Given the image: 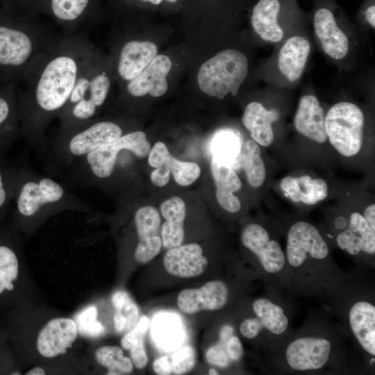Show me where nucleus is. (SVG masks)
Wrapping results in <instances>:
<instances>
[{
    "instance_id": "obj_12",
    "label": "nucleus",
    "mask_w": 375,
    "mask_h": 375,
    "mask_svg": "<svg viewBox=\"0 0 375 375\" xmlns=\"http://www.w3.org/2000/svg\"><path fill=\"white\" fill-rule=\"evenodd\" d=\"M365 117L355 103L341 101L334 104L325 116L327 139L344 157H353L361 150Z\"/></svg>"
},
{
    "instance_id": "obj_1",
    "label": "nucleus",
    "mask_w": 375,
    "mask_h": 375,
    "mask_svg": "<svg viewBox=\"0 0 375 375\" xmlns=\"http://www.w3.org/2000/svg\"><path fill=\"white\" fill-rule=\"evenodd\" d=\"M93 53L84 35L65 34L17 83L21 135L28 149L44 150L49 124L64 109Z\"/></svg>"
},
{
    "instance_id": "obj_9",
    "label": "nucleus",
    "mask_w": 375,
    "mask_h": 375,
    "mask_svg": "<svg viewBox=\"0 0 375 375\" xmlns=\"http://www.w3.org/2000/svg\"><path fill=\"white\" fill-rule=\"evenodd\" d=\"M110 86V77L100 68L94 53L79 75L58 117L59 128H71L95 119L106 101Z\"/></svg>"
},
{
    "instance_id": "obj_50",
    "label": "nucleus",
    "mask_w": 375,
    "mask_h": 375,
    "mask_svg": "<svg viewBox=\"0 0 375 375\" xmlns=\"http://www.w3.org/2000/svg\"><path fill=\"white\" fill-rule=\"evenodd\" d=\"M208 374H210V375H218V374H219L218 371L217 369H215V368H210L208 370Z\"/></svg>"
},
{
    "instance_id": "obj_33",
    "label": "nucleus",
    "mask_w": 375,
    "mask_h": 375,
    "mask_svg": "<svg viewBox=\"0 0 375 375\" xmlns=\"http://www.w3.org/2000/svg\"><path fill=\"white\" fill-rule=\"evenodd\" d=\"M111 301L115 309V330L119 334L129 332L139 321L137 304L126 292L122 290L115 292L111 297Z\"/></svg>"
},
{
    "instance_id": "obj_4",
    "label": "nucleus",
    "mask_w": 375,
    "mask_h": 375,
    "mask_svg": "<svg viewBox=\"0 0 375 375\" xmlns=\"http://www.w3.org/2000/svg\"><path fill=\"white\" fill-rule=\"evenodd\" d=\"M285 255L290 278V296L321 300L344 277L331 257L327 241L312 224L299 220L286 233Z\"/></svg>"
},
{
    "instance_id": "obj_44",
    "label": "nucleus",
    "mask_w": 375,
    "mask_h": 375,
    "mask_svg": "<svg viewBox=\"0 0 375 375\" xmlns=\"http://www.w3.org/2000/svg\"><path fill=\"white\" fill-rule=\"evenodd\" d=\"M170 173L162 167L155 168L151 174V181L153 184L158 187H163L167 184L169 180Z\"/></svg>"
},
{
    "instance_id": "obj_34",
    "label": "nucleus",
    "mask_w": 375,
    "mask_h": 375,
    "mask_svg": "<svg viewBox=\"0 0 375 375\" xmlns=\"http://www.w3.org/2000/svg\"><path fill=\"white\" fill-rule=\"evenodd\" d=\"M149 325L147 317H142L135 326L126 333L121 340L122 348L130 351L131 360L138 369H142L147 364L148 358L144 347V337Z\"/></svg>"
},
{
    "instance_id": "obj_39",
    "label": "nucleus",
    "mask_w": 375,
    "mask_h": 375,
    "mask_svg": "<svg viewBox=\"0 0 375 375\" xmlns=\"http://www.w3.org/2000/svg\"><path fill=\"white\" fill-rule=\"evenodd\" d=\"M240 149L236 136L230 133H219L212 144V157L228 165L238 156Z\"/></svg>"
},
{
    "instance_id": "obj_42",
    "label": "nucleus",
    "mask_w": 375,
    "mask_h": 375,
    "mask_svg": "<svg viewBox=\"0 0 375 375\" xmlns=\"http://www.w3.org/2000/svg\"><path fill=\"white\" fill-rule=\"evenodd\" d=\"M227 355L232 363L239 362L244 356V348L239 337L233 334L226 343Z\"/></svg>"
},
{
    "instance_id": "obj_13",
    "label": "nucleus",
    "mask_w": 375,
    "mask_h": 375,
    "mask_svg": "<svg viewBox=\"0 0 375 375\" xmlns=\"http://www.w3.org/2000/svg\"><path fill=\"white\" fill-rule=\"evenodd\" d=\"M35 13L53 20L66 33L88 27L99 15L97 0H28Z\"/></svg>"
},
{
    "instance_id": "obj_29",
    "label": "nucleus",
    "mask_w": 375,
    "mask_h": 375,
    "mask_svg": "<svg viewBox=\"0 0 375 375\" xmlns=\"http://www.w3.org/2000/svg\"><path fill=\"white\" fill-rule=\"evenodd\" d=\"M310 44L302 36H292L281 48L278 67L290 81H297L302 75L310 52Z\"/></svg>"
},
{
    "instance_id": "obj_30",
    "label": "nucleus",
    "mask_w": 375,
    "mask_h": 375,
    "mask_svg": "<svg viewBox=\"0 0 375 375\" xmlns=\"http://www.w3.org/2000/svg\"><path fill=\"white\" fill-rule=\"evenodd\" d=\"M160 210L166 220L160 230L162 246L169 249L181 245L185 235L183 223L186 215L184 201L178 197H171L161 203Z\"/></svg>"
},
{
    "instance_id": "obj_43",
    "label": "nucleus",
    "mask_w": 375,
    "mask_h": 375,
    "mask_svg": "<svg viewBox=\"0 0 375 375\" xmlns=\"http://www.w3.org/2000/svg\"><path fill=\"white\" fill-rule=\"evenodd\" d=\"M154 372L158 375H169L172 374L169 356H164L156 359L153 362Z\"/></svg>"
},
{
    "instance_id": "obj_8",
    "label": "nucleus",
    "mask_w": 375,
    "mask_h": 375,
    "mask_svg": "<svg viewBox=\"0 0 375 375\" xmlns=\"http://www.w3.org/2000/svg\"><path fill=\"white\" fill-rule=\"evenodd\" d=\"M265 288L262 294L251 300V314L238 327L244 338L255 342L262 350L278 344L292 332L296 311L292 297L277 288Z\"/></svg>"
},
{
    "instance_id": "obj_40",
    "label": "nucleus",
    "mask_w": 375,
    "mask_h": 375,
    "mask_svg": "<svg viewBox=\"0 0 375 375\" xmlns=\"http://www.w3.org/2000/svg\"><path fill=\"white\" fill-rule=\"evenodd\" d=\"M97 308L89 306L82 310L74 319L78 333L88 337H99L105 332L103 324L97 319Z\"/></svg>"
},
{
    "instance_id": "obj_22",
    "label": "nucleus",
    "mask_w": 375,
    "mask_h": 375,
    "mask_svg": "<svg viewBox=\"0 0 375 375\" xmlns=\"http://www.w3.org/2000/svg\"><path fill=\"white\" fill-rule=\"evenodd\" d=\"M208 264V259L203 256L202 248L196 243L169 249L163 258L166 271L179 278L198 276L204 272Z\"/></svg>"
},
{
    "instance_id": "obj_25",
    "label": "nucleus",
    "mask_w": 375,
    "mask_h": 375,
    "mask_svg": "<svg viewBox=\"0 0 375 375\" xmlns=\"http://www.w3.org/2000/svg\"><path fill=\"white\" fill-rule=\"evenodd\" d=\"M148 155V163L151 167H162L172 173L175 181L180 185L188 186L200 176L201 169L198 164L174 158L162 142H156Z\"/></svg>"
},
{
    "instance_id": "obj_23",
    "label": "nucleus",
    "mask_w": 375,
    "mask_h": 375,
    "mask_svg": "<svg viewBox=\"0 0 375 375\" xmlns=\"http://www.w3.org/2000/svg\"><path fill=\"white\" fill-rule=\"evenodd\" d=\"M325 116L318 98L313 94L303 96L294 117L295 129L306 138L319 143L326 142Z\"/></svg>"
},
{
    "instance_id": "obj_11",
    "label": "nucleus",
    "mask_w": 375,
    "mask_h": 375,
    "mask_svg": "<svg viewBox=\"0 0 375 375\" xmlns=\"http://www.w3.org/2000/svg\"><path fill=\"white\" fill-rule=\"evenodd\" d=\"M248 71V60L243 53L225 49L201 66L197 75L198 85L204 93L219 99L228 93L236 96Z\"/></svg>"
},
{
    "instance_id": "obj_7",
    "label": "nucleus",
    "mask_w": 375,
    "mask_h": 375,
    "mask_svg": "<svg viewBox=\"0 0 375 375\" xmlns=\"http://www.w3.org/2000/svg\"><path fill=\"white\" fill-rule=\"evenodd\" d=\"M123 135L122 126L109 119L95 118L71 128L58 127L40 153L45 174L60 177L74 162Z\"/></svg>"
},
{
    "instance_id": "obj_27",
    "label": "nucleus",
    "mask_w": 375,
    "mask_h": 375,
    "mask_svg": "<svg viewBox=\"0 0 375 375\" xmlns=\"http://www.w3.org/2000/svg\"><path fill=\"white\" fill-rule=\"evenodd\" d=\"M211 172L216 185V199L226 211L235 213L240 211L241 203L233 193L242 188V182L232 166L217 161L212 157Z\"/></svg>"
},
{
    "instance_id": "obj_46",
    "label": "nucleus",
    "mask_w": 375,
    "mask_h": 375,
    "mask_svg": "<svg viewBox=\"0 0 375 375\" xmlns=\"http://www.w3.org/2000/svg\"><path fill=\"white\" fill-rule=\"evenodd\" d=\"M363 15L367 22L373 28H375V4L374 0L365 6Z\"/></svg>"
},
{
    "instance_id": "obj_6",
    "label": "nucleus",
    "mask_w": 375,
    "mask_h": 375,
    "mask_svg": "<svg viewBox=\"0 0 375 375\" xmlns=\"http://www.w3.org/2000/svg\"><path fill=\"white\" fill-rule=\"evenodd\" d=\"M67 186L36 172L25 155L18 158L13 201V226L30 233L49 217L65 210L90 212V207Z\"/></svg>"
},
{
    "instance_id": "obj_28",
    "label": "nucleus",
    "mask_w": 375,
    "mask_h": 375,
    "mask_svg": "<svg viewBox=\"0 0 375 375\" xmlns=\"http://www.w3.org/2000/svg\"><path fill=\"white\" fill-rule=\"evenodd\" d=\"M278 117L276 110H267L261 103L253 101L246 106L242 121L253 140L258 145L267 147L274 141L272 123Z\"/></svg>"
},
{
    "instance_id": "obj_14",
    "label": "nucleus",
    "mask_w": 375,
    "mask_h": 375,
    "mask_svg": "<svg viewBox=\"0 0 375 375\" xmlns=\"http://www.w3.org/2000/svg\"><path fill=\"white\" fill-rule=\"evenodd\" d=\"M335 244L354 258L358 266L374 269L375 267V231L364 218L362 214H350L346 226L338 232Z\"/></svg>"
},
{
    "instance_id": "obj_19",
    "label": "nucleus",
    "mask_w": 375,
    "mask_h": 375,
    "mask_svg": "<svg viewBox=\"0 0 375 375\" xmlns=\"http://www.w3.org/2000/svg\"><path fill=\"white\" fill-rule=\"evenodd\" d=\"M78 334L75 321L69 317L49 320L40 331L36 347L40 356L52 358L66 353Z\"/></svg>"
},
{
    "instance_id": "obj_24",
    "label": "nucleus",
    "mask_w": 375,
    "mask_h": 375,
    "mask_svg": "<svg viewBox=\"0 0 375 375\" xmlns=\"http://www.w3.org/2000/svg\"><path fill=\"white\" fill-rule=\"evenodd\" d=\"M158 48L151 42L131 40L122 47L117 62L119 76L130 81L138 76L157 56Z\"/></svg>"
},
{
    "instance_id": "obj_16",
    "label": "nucleus",
    "mask_w": 375,
    "mask_h": 375,
    "mask_svg": "<svg viewBox=\"0 0 375 375\" xmlns=\"http://www.w3.org/2000/svg\"><path fill=\"white\" fill-rule=\"evenodd\" d=\"M231 295L227 282L214 280L199 288L185 289L177 297L179 310L187 314L201 310H220L228 304Z\"/></svg>"
},
{
    "instance_id": "obj_49",
    "label": "nucleus",
    "mask_w": 375,
    "mask_h": 375,
    "mask_svg": "<svg viewBox=\"0 0 375 375\" xmlns=\"http://www.w3.org/2000/svg\"><path fill=\"white\" fill-rule=\"evenodd\" d=\"M45 374L44 369L40 367H35L26 373V375H44Z\"/></svg>"
},
{
    "instance_id": "obj_2",
    "label": "nucleus",
    "mask_w": 375,
    "mask_h": 375,
    "mask_svg": "<svg viewBox=\"0 0 375 375\" xmlns=\"http://www.w3.org/2000/svg\"><path fill=\"white\" fill-rule=\"evenodd\" d=\"M348 340L341 324L326 310L310 312L299 328L263 349L265 372L282 374L364 372L348 349Z\"/></svg>"
},
{
    "instance_id": "obj_3",
    "label": "nucleus",
    "mask_w": 375,
    "mask_h": 375,
    "mask_svg": "<svg viewBox=\"0 0 375 375\" xmlns=\"http://www.w3.org/2000/svg\"><path fill=\"white\" fill-rule=\"evenodd\" d=\"M369 269L358 266L320 300L338 319L358 353L365 372H374L375 290Z\"/></svg>"
},
{
    "instance_id": "obj_10",
    "label": "nucleus",
    "mask_w": 375,
    "mask_h": 375,
    "mask_svg": "<svg viewBox=\"0 0 375 375\" xmlns=\"http://www.w3.org/2000/svg\"><path fill=\"white\" fill-rule=\"evenodd\" d=\"M241 242L251 253L255 273L265 287L275 288L290 295L285 251L272 233L262 224L251 222L243 228Z\"/></svg>"
},
{
    "instance_id": "obj_17",
    "label": "nucleus",
    "mask_w": 375,
    "mask_h": 375,
    "mask_svg": "<svg viewBox=\"0 0 375 375\" xmlns=\"http://www.w3.org/2000/svg\"><path fill=\"white\" fill-rule=\"evenodd\" d=\"M134 221L138 237L134 258L137 262L146 264L159 253L162 245L160 215L156 208L145 206L136 210Z\"/></svg>"
},
{
    "instance_id": "obj_20",
    "label": "nucleus",
    "mask_w": 375,
    "mask_h": 375,
    "mask_svg": "<svg viewBox=\"0 0 375 375\" xmlns=\"http://www.w3.org/2000/svg\"><path fill=\"white\" fill-rule=\"evenodd\" d=\"M20 138L17 83H0V160Z\"/></svg>"
},
{
    "instance_id": "obj_41",
    "label": "nucleus",
    "mask_w": 375,
    "mask_h": 375,
    "mask_svg": "<svg viewBox=\"0 0 375 375\" xmlns=\"http://www.w3.org/2000/svg\"><path fill=\"white\" fill-rule=\"evenodd\" d=\"M169 359L172 374H184L191 371L195 365V351L191 346H184L169 356Z\"/></svg>"
},
{
    "instance_id": "obj_47",
    "label": "nucleus",
    "mask_w": 375,
    "mask_h": 375,
    "mask_svg": "<svg viewBox=\"0 0 375 375\" xmlns=\"http://www.w3.org/2000/svg\"><path fill=\"white\" fill-rule=\"evenodd\" d=\"M362 215L369 226L375 231V204L372 203L367 206Z\"/></svg>"
},
{
    "instance_id": "obj_26",
    "label": "nucleus",
    "mask_w": 375,
    "mask_h": 375,
    "mask_svg": "<svg viewBox=\"0 0 375 375\" xmlns=\"http://www.w3.org/2000/svg\"><path fill=\"white\" fill-rule=\"evenodd\" d=\"M283 0H258L251 14V24L256 34L264 41L280 42L284 35L279 24Z\"/></svg>"
},
{
    "instance_id": "obj_48",
    "label": "nucleus",
    "mask_w": 375,
    "mask_h": 375,
    "mask_svg": "<svg viewBox=\"0 0 375 375\" xmlns=\"http://www.w3.org/2000/svg\"><path fill=\"white\" fill-rule=\"evenodd\" d=\"M139 1L143 3H149L150 4L153 5V6H159L164 1L167 2V3H175L178 2L179 0H139Z\"/></svg>"
},
{
    "instance_id": "obj_45",
    "label": "nucleus",
    "mask_w": 375,
    "mask_h": 375,
    "mask_svg": "<svg viewBox=\"0 0 375 375\" xmlns=\"http://www.w3.org/2000/svg\"><path fill=\"white\" fill-rule=\"evenodd\" d=\"M0 7L28 11L27 0H0Z\"/></svg>"
},
{
    "instance_id": "obj_15",
    "label": "nucleus",
    "mask_w": 375,
    "mask_h": 375,
    "mask_svg": "<svg viewBox=\"0 0 375 375\" xmlns=\"http://www.w3.org/2000/svg\"><path fill=\"white\" fill-rule=\"evenodd\" d=\"M21 240L14 227L0 226V305L15 292L20 276Z\"/></svg>"
},
{
    "instance_id": "obj_21",
    "label": "nucleus",
    "mask_w": 375,
    "mask_h": 375,
    "mask_svg": "<svg viewBox=\"0 0 375 375\" xmlns=\"http://www.w3.org/2000/svg\"><path fill=\"white\" fill-rule=\"evenodd\" d=\"M171 68L172 61L168 56H156L138 76L128 82V93L135 97L147 94L153 97L162 96L167 90L166 78Z\"/></svg>"
},
{
    "instance_id": "obj_18",
    "label": "nucleus",
    "mask_w": 375,
    "mask_h": 375,
    "mask_svg": "<svg viewBox=\"0 0 375 375\" xmlns=\"http://www.w3.org/2000/svg\"><path fill=\"white\" fill-rule=\"evenodd\" d=\"M313 26L326 54L335 60L342 59L347 56L349 41L339 27L331 7L321 5L316 8L313 15Z\"/></svg>"
},
{
    "instance_id": "obj_36",
    "label": "nucleus",
    "mask_w": 375,
    "mask_h": 375,
    "mask_svg": "<svg viewBox=\"0 0 375 375\" xmlns=\"http://www.w3.org/2000/svg\"><path fill=\"white\" fill-rule=\"evenodd\" d=\"M18 158H8L0 160V226L7 213L10 203L13 201Z\"/></svg>"
},
{
    "instance_id": "obj_38",
    "label": "nucleus",
    "mask_w": 375,
    "mask_h": 375,
    "mask_svg": "<svg viewBox=\"0 0 375 375\" xmlns=\"http://www.w3.org/2000/svg\"><path fill=\"white\" fill-rule=\"evenodd\" d=\"M233 334L235 328L231 324L226 323L222 326L217 342L206 352V359L208 363L222 369H226L232 364L226 353V343Z\"/></svg>"
},
{
    "instance_id": "obj_35",
    "label": "nucleus",
    "mask_w": 375,
    "mask_h": 375,
    "mask_svg": "<svg viewBox=\"0 0 375 375\" xmlns=\"http://www.w3.org/2000/svg\"><path fill=\"white\" fill-rule=\"evenodd\" d=\"M97 362L108 369V375L129 374L133 372V364L125 356L122 348L117 346H103L95 351Z\"/></svg>"
},
{
    "instance_id": "obj_5",
    "label": "nucleus",
    "mask_w": 375,
    "mask_h": 375,
    "mask_svg": "<svg viewBox=\"0 0 375 375\" xmlns=\"http://www.w3.org/2000/svg\"><path fill=\"white\" fill-rule=\"evenodd\" d=\"M41 16L0 7V83L21 81L62 37Z\"/></svg>"
},
{
    "instance_id": "obj_37",
    "label": "nucleus",
    "mask_w": 375,
    "mask_h": 375,
    "mask_svg": "<svg viewBox=\"0 0 375 375\" xmlns=\"http://www.w3.org/2000/svg\"><path fill=\"white\" fill-rule=\"evenodd\" d=\"M153 331L155 338L165 348H175L182 342L181 325L174 316L164 315L158 317Z\"/></svg>"
},
{
    "instance_id": "obj_32",
    "label": "nucleus",
    "mask_w": 375,
    "mask_h": 375,
    "mask_svg": "<svg viewBox=\"0 0 375 375\" xmlns=\"http://www.w3.org/2000/svg\"><path fill=\"white\" fill-rule=\"evenodd\" d=\"M238 157L249 184L253 188L260 187L267 172L259 145L253 140H247L240 147Z\"/></svg>"
},
{
    "instance_id": "obj_31",
    "label": "nucleus",
    "mask_w": 375,
    "mask_h": 375,
    "mask_svg": "<svg viewBox=\"0 0 375 375\" xmlns=\"http://www.w3.org/2000/svg\"><path fill=\"white\" fill-rule=\"evenodd\" d=\"M280 185L291 200L309 206L324 200L328 193V185L324 179L312 178L308 175L285 176Z\"/></svg>"
}]
</instances>
